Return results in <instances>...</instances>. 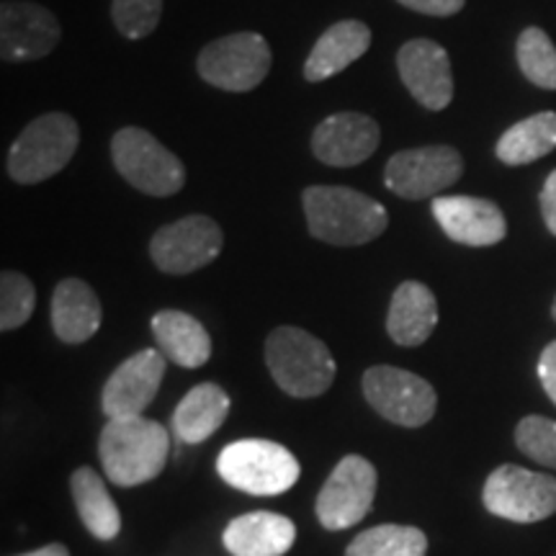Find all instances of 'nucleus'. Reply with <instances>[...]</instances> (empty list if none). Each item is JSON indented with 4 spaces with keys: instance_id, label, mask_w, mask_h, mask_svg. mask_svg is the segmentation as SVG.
I'll return each instance as SVG.
<instances>
[{
    "instance_id": "nucleus-8",
    "label": "nucleus",
    "mask_w": 556,
    "mask_h": 556,
    "mask_svg": "<svg viewBox=\"0 0 556 556\" xmlns=\"http://www.w3.org/2000/svg\"><path fill=\"white\" fill-rule=\"evenodd\" d=\"M482 503L497 518L513 523H539L556 513V477L503 464L486 477Z\"/></svg>"
},
{
    "instance_id": "nucleus-19",
    "label": "nucleus",
    "mask_w": 556,
    "mask_h": 556,
    "mask_svg": "<svg viewBox=\"0 0 556 556\" xmlns=\"http://www.w3.org/2000/svg\"><path fill=\"white\" fill-rule=\"evenodd\" d=\"M52 330L62 343H86L101 328V302L96 291L80 278H65L52 294Z\"/></svg>"
},
{
    "instance_id": "nucleus-32",
    "label": "nucleus",
    "mask_w": 556,
    "mask_h": 556,
    "mask_svg": "<svg viewBox=\"0 0 556 556\" xmlns=\"http://www.w3.org/2000/svg\"><path fill=\"white\" fill-rule=\"evenodd\" d=\"M539 379H541V387H544V392L548 394V400L556 405V340L541 351Z\"/></svg>"
},
{
    "instance_id": "nucleus-34",
    "label": "nucleus",
    "mask_w": 556,
    "mask_h": 556,
    "mask_svg": "<svg viewBox=\"0 0 556 556\" xmlns=\"http://www.w3.org/2000/svg\"><path fill=\"white\" fill-rule=\"evenodd\" d=\"M21 556H70V552L62 544H50V546H41L37 552L29 554H21Z\"/></svg>"
},
{
    "instance_id": "nucleus-27",
    "label": "nucleus",
    "mask_w": 556,
    "mask_h": 556,
    "mask_svg": "<svg viewBox=\"0 0 556 556\" xmlns=\"http://www.w3.org/2000/svg\"><path fill=\"white\" fill-rule=\"evenodd\" d=\"M518 65L533 86L556 90V47L539 26H528L518 37Z\"/></svg>"
},
{
    "instance_id": "nucleus-33",
    "label": "nucleus",
    "mask_w": 556,
    "mask_h": 556,
    "mask_svg": "<svg viewBox=\"0 0 556 556\" xmlns=\"http://www.w3.org/2000/svg\"><path fill=\"white\" fill-rule=\"evenodd\" d=\"M541 214H544L548 232L556 235V170L546 178L544 189H541Z\"/></svg>"
},
{
    "instance_id": "nucleus-5",
    "label": "nucleus",
    "mask_w": 556,
    "mask_h": 556,
    "mask_svg": "<svg viewBox=\"0 0 556 556\" xmlns=\"http://www.w3.org/2000/svg\"><path fill=\"white\" fill-rule=\"evenodd\" d=\"M217 471L229 486L255 497H274L296 484V456L287 446L263 438H242L222 448Z\"/></svg>"
},
{
    "instance_id": "nucleus-16",
    "label": "nucleus",
    "mask_w": 556,
    "mask_h": 556,
    "mask_svg": "<svg viewBox=\"0 0 556 556\" xmlns=\"http://www.w3.org/2000/svg\"><path fill=\"white\" fill-rule=\"evenodd\" d=\"M379 124L358 111H340L319 122L312 135V152L319 163L332 168H353L379 148Z\"/></svg>"
},
{
    "instance_id": "nucleus-35",
    "label": "nucleus",
    "mask_w": 556,
    "mask_h": 556,
    "mask_svg": "<svg viewBox=\"0 0 556 556\" xmlns=\"http://www.w3.org/2000/svg\"><path fill=\"white\" fill-rule=\"evenodd\" d=\"M552 317L556 319V296H554V302H552Z\"/></svg>"
},
{
    "instance_id": "nucleus-17",
    "label": "nucleus",
    "mask_w": 556,
    "mask_h": 556,
    "mask_svg": "<svg viewBox=\"0 0 556 556\" xmlns=\"http://www.w3.org/2000/svg\"><path fill=\"white\" fill-rule=\"evenodd\" d=\"M430 212L446 238L458 245L490 248L505 240L507 222L500 206L477 197H435Z\"/></svg>"
},
{
    "instance_id": "nucleus-14",
    "label": "nucleus",
    "mask_w": 556,
    "mask_h": 556,
    "mask_svg": "<svg viewBox=\"0 0 556 556\" xmlns=\"http://www.w3.org/2000/svg\"><path fill=\"white\" fill-rule=\"evenodd\" d=\"M163 351L144 348L111 374L101 394V407L109 420L114 417H137L155 400L160 381L165 377Z\"/></svg>"
},
{
    "instance_id": "nucleus-1",
    "label": "nucleus",
    "mask_w": 556,
    "mask_h": 556,
    "mask_svg": "<svg viewBox=\"0 0 556 556\" xmlns=\"http://www.w3.org/2000/svg\"><path fill=\"white\" fill-rule=\"evenodd\" d=\"M302 204L312 238L328 245H366L384 235L389 225L387 208L377 199L345 186H309L302 193Z\"/></svg>"
},
{
    "instance_id": "nucleus-15",
    "label": "nucleus",
    "mask_w": 556,
    "mask_h": 556,
    "mask_svg": "<svg viewBox=\"0 0 556 556\" xmlns=\"http://www.w3.org/2000/svg\"><path fill=\"white\" fill-rule=\"evenodd\" d=\"M397 70L413 99L430 111H443L454 99L448 52L433 39H409L397 52Z\"/></svg>"
},
{
    "instance_id": "nucleus-3",
    "label": "nucleus",
    "mask_w": 556,
    "mask_h": 556,
    "mask_svg": "<svg viewBox=\"0 0 556 556\" xmlns=\"http://www.w3.org/2000/svg\"><path fill=\"white\" fill-rule=\"evenodd\" d=\"M270 377L291 397H319L336 381V358L323 340L302 328L281 325L266 340Z\"/></svg>"
},
{
    "instance_id": "nucleus-29",
    "label": "nucleus",
    "mask_w": 556,
    "mask_h": 556,
    "mask_svg": "<svg viewBox=\"0 0 556 556\" xmlns=\"http://www.w3.org/2000/svg\"><path fill=\"white\" fill-rule=\"evenodd\" d=\"M516 446L520 454L556 471V420L541 415H528L516 428Z\"/></svg>"
},
{
    "instance_id": "nucleus-12",
    "label": "nucleus",
    "mask_w": 556,
    "mask_h": 556,
    "mask_svg": "<svg viewBox=\"0 0 556 556\" xmlns=\"http://www.w3.org/2000/svg\"><path fill=\"white\" fill-rule=\"evenodd\" d=\"M225 235L212 217L191 214L160 227L150 242V255L163 274L186 276L219 258Z\"/></svg>"
},
{
    "instance_id": "nucleus-2",
    "label": "nucleus",
    "mask_w": 556,
    "mask_h": 556,
    "mask_svg": "<svg viewBox=\"0 0 556 556\" xmlns=\"http://www.w3.org/2000/svg\"><path fill=\"white\" fill-rule=\"evenodd\" d=\"M170 454V433L160 422L137 417H114L101 430L99 456L114 484L137 486L160 477Z\"/></svg>"
},
{
    "instance_id": "nucleus-28",
    "label": "nucleus",
    "mask_w": 556,
    "mask_h": 556,
    "mask_svg": "<svg viewBox=\"0 0 556 556\" xmlns=\"http://www.w3.org/2000/svg\"><path fill=\"white\" fill-rule=\"evenodd\" d=\"M37 304V291L34 283L18 270H3L0 276V330H18L21 325L29 323Z\"/></svg>"
},
{
    "instance_id": "nucleus-31",
    "label": "nucleus",
    "mask_w": 556,
    "mask_h": 556,
    "mask_svg": "<svg viewBox=\"0 0 556 556\" xmlns=\"http://www.w3.org/2000/svg\"><path fill=\"white\" fill-rule=\"evenodd\" d=\"M397 3H402L409 11L443 18V16H454V13L462 11L467 0H397Z\"/></svg>"
},
{
    "instance_id": "nucleus-6",
    "label": "nucleus",
    "mask_w": 556,
    "mask_h": 556,
    "mask_svg": "<svg viewBox=\"0 0 556 556\" xmlns=\"http://www.w3.org/2000/svg\"><path fill=\"white\" fill-rule=\"evenodd\" d=\"M111 157L119 176L148 197H173L186 186L184 163L139 127L116 131L111 139Z\"/></svg>"
},
{
    "instance_id": "nucleus-18",
    "label": "nucleus",
    "mask_w": 556,
    "mask_h": 556,
    "mask_svg": "<svg viewBox=\"0 0 556 556\" xmlns=\"http://www.w3.org/2000/svg\"><path fill=\"white\" fill-rule=\"evenodd\" d=\"M296 528L281 513L255 510L229 520L225 548L232 556H283L294 546Z\"/></svg>"
},
{
    "instance_id": "nucleus-10",
    "label": "nucleus",
    "mask_w": 556,
    "mask_h": 556,
    "mask_svg": "<svg viewBox=\"0 0 556 556\" xmlns=\"http://www.w3.org/2000/svg\"><path fill=\"white\" fill-rule=\"evenodd\" d=\"M377 469L364 456H345L332 469L317 495V518L328 531H345L361 523L377 497Z\"/></svg>"
},
{
    "instance_id": "nucleus-22",
    "label": "nucleus",
    "mask_w": 556,
    "mask_h": 556,
    "mask_svg": "<svg viewBox=\"0 0 556 556\" xmlns=\"http://www.w3.org/2000/svg\"><path fill=\"white\" fill-rule=\"evenodd\" d=\"M152 336L163 356L180 368H199L212 358V338L197 317L163 309L152 317Z\"/></svg>"
},
{
    "instance_id": "nucleus-21",
    "label": "nucleus",
    "mask_w": 556,
    "mask_h": 556,
    "mask_svg": "<svg viewBox=\"0 0 556 556\" xmlns=\"http://www.w3.org/2000/svg\"><path fill=\"white\" fill-rule=\"evenodd\" d=\"M438 325V302L426 283L405 281L394 289L389 302L387 332L397 345L415 348L433 336Z\"/></svg>"
},
{
    "instance_id": "nucleus-11",
    "label": "nucleus",
    "mask_w": 556,
    "mask_h": 556,
    "mask_svg": "<svg viewBox=\"0 0 556 556\" xmlns=\"http://www.w3.org/2000/svg\"><path fill=\"white\" fill-rule=\"evenodd\" d=\"M464 173V157L448 144L402 150L389 157L384 170L387 189L407 201L433 199L454 186Z\"/></svg>"
},
{
    "instance_id": "nucleus-26",
    "label": "nucleus",
    "mask_w": 556,
    "mask_h": 556,
    "mask_svg": "<svg viewBox=\"0 0 556 556\" xmlns=\"http://www.w3.org/2000/svg\"><path fill=\"white\" fill-rule=\"evenodd\" d=\"M428 536L415 526L384 523L368 528L348 544L345 556H426Z\"/></svg>"
},
{
    "instance_id": "nucleus-30",
    "label": "nucleus",
    "mask_w": 556,
    "mask_h": 556,
    "mask_svg": "<svg viewBox=\"0 0 556 556\" xmlns=\"http://www.w3.org/2000/svg\"><path fill=\"white\" fill-rule=\"evenodd\" d=\"M163 16V0H114L111 18L127 39H144L157 29Z\"/></svg>"
},
{
    "instance_id": "nucleus-4",
    "label": "nucleus",
    "mask_w": 556,
    "mask_h": 556,
    "mask_svg": "<svg viewBox=\"0 0 556 556\" xmlns=\"http://www.w3.org/2000/svg\"><path fill=\"white\" fill-rule=\"evenodd\" d=\"M80 144L78 122L62 111L41 114L11 144L5 170L16 184L34 186L58 176Z\"/></svg>"
},
{
    "instance_id": "nucleus-23",
    "label": "nucleus",
    "mask_w": 556,
    "mask_h": 556,
    "mask_svg": "<svg viewBox=\"0 0 556 556\" xmlns=\"http://www.w3.org/2000/svg\"><path fill=\"white\" fill-rule=\"evenodd\" d=\"M227 415L229 397L225 389L212 384V381H204L178 402L176 413H173V430H176L180 441L197 446L212 433H217Z\"/></svg>"
},
{
    "instance_id": "nucleus-9",
    "label": "nucleus",
    "mask_w": 556,
    "mask_h": 556,
    "mask_svg": "<svg viewBox=\"0 0 556 556\" xmlns=\"http://www.w3.org/2000/svg\"><path fill=\"white\" fill-rule=\"evenodd\" d=\"M364 397L384 420L402 428H422L438 407L435 389L397 366H371L364 374Z\"/></svg>"
},
{
    "instance_id": "nucleus-25",
    "label": "nucleus",
    "mask_w": 556,
    "mask_h": 556,
    "mask_svg": "<svg viewBox=\"0 0 556 556\" xmlns=\"http://www.w3.org/2000/svg\"><path fill=\"white\" fill-rule=\"evenodd\" d=\"M556 150V114L554 111H541V114L528 116V119L513 124L510 129L500 137L495 155L505 165H528L533 160L546 157Z\"/></svg>"
},
{
    "instance_id": "nucleus-13",
    "label": "nucleus",
    "mask_w": 556,
    "mask_h": 556,
    "mask_svg": "<svg viewBox=\"0 0 556 556\" xmlns=\"http://www.w3.org/2000/svg\"><path fill=\"white\" fill-rule=\"evenodd\" d=\"M60 37V21L45 5L29 0H5L0 5V58L5 62L47 58Z\"/></svg>"
},
{
    "instance_id": "nucleus-7",
    "label": "nucleus",
    "mask_w": 556,
    "mask_h": 556,
    "mask_svg": "<svg viewBox=\"0 0 556 556\" xmlns=\"http://www.w3.org/2000/svg\"><path fill=\"white\" fill-rule=\"evenodd\" d=\"M270 62L274 54L268 41L261 34L240 31L206 45L199 54L197 67L208 86L229 93H248L266 80Z\"/></svg>"
},
{
    "instance_id": "nucleus-20",
    "label": "nucleus",
    "mask_w": 556,
    "mask_h": 556,
    "mask_svg": "<svg viewBox=\"0 0 556 556\" xmlns=\"http://www.w3.org/2000/svg\"><path fill=\"white\" fill-rule=\"evenodd\" d=\"M368 47H371V29L366 24L353 18L338 21L312 47L304 62V78L309 83L328 80L364 58Z\"/></svg>"
},
{
    "instance_id": "nucleus-24",
    "label": "nucleus",
    "mask_w": 556,
    "mask_h": 556,
    "mask_svg": "<svg viewBox=\"0 0 556 556\" xmlns=\"http://www.w3.org/2000/svg\"><path fill=\"white\" fill-rule=\"evenodd\" d=\"M70 492H73V503L78 507L83 526H86L96 539L111 541L119 536V507L111 500L106 482H103L101 475H96L90 467L75 469L73 477H70Z\"/></svg>"
}]
</instances>
